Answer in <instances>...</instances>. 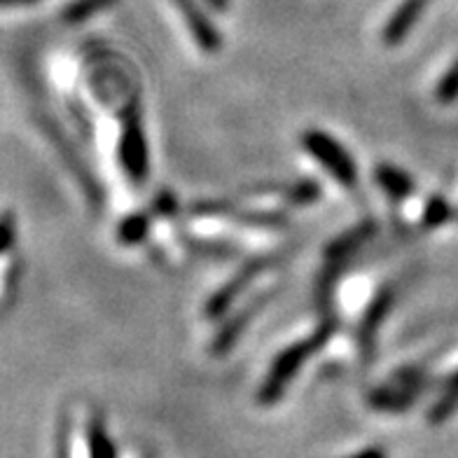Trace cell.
<instances>
[{
  "label": "cell",
  "instance_id": "cell-17",
  "mask_svg": "<svg viewBox=\"0 0 458 458\" xmlns=\"http://www.w3.org/2000/svg\"><path fill=\"white\" fill-rule=\"evenodd\" d=\"M155 213L162 217H171L175 213V197L169 190H164V192L157 194V199H155Z\"/></svg>",
  "mask_w": 458,
  "mask_h": 458
},
{
  "label": "cell",
  "instance_id": "cell-11",
  "mask_svg": "<svg viewBox=\"0 0 458 458\" xmlns=\"http://www.w3.org/2000/svg\"><path fill=\"white\" fill-rule=\"evenodd\" d=\"M150 232V216L148 213H133V216L124 217L117 227V239L124 246H139L148 239Z\"/></svg>",
  "mask_w": 458,
  "mask_h": 458
},
{
  "label": "cell",
  "instance_id": "cell-13",
  "mask_svg": "<svg viewBox=\"0 0 458 458\" xmlns=\"http://www.w3.org/2000/svg\"><path fill=\"white\" fill-rule=\"evenodd\" d=\"M89 454L91 458H114V446L103 426L98 421H91L89 426Z\"/></svg>",
  "mask_w": 458,
  "mask_h": 458
},
{
  "label": "cell",
  "instance_id": "cell-3",
  "mask_svg": "<svg viewBox=\"0 0 458 458\" xmlns=\"http://www.w3.org/2000/svg\"><path fill=\"white\" fill-rule=\"evenodd\" d=\"M120 159L124 171L131 175L133 181H143L145 174H148V143H145L143 129H140L136 117H129L124 133H122Z\"/></svg>",
  "mask_w": 458,
  "mask_h": 458
},
{
  "label": "cell",
  "instance_id": "cell-18",
  "mask_svg": "<svg viewBox=\"0 0 458 458\" xmlns=\"http://www.w3.org/2000/svg\"><path fill=\"white\" fill-rule=\"evenodd\" d=\"M13 234H14L13 220H10V217H7V220H0V250H5V248L13 243Z\"/></svg>",
  "mask_w": 458,
  "mask_h": 458
},
{
  "label": "cell",
  "instance_id": "cell-2",
  "mask_svg": "<svg viewBox=\"0 0 458 458\" xmlns=\"http://www.w3.org/2000/svg\"><path fill=\"white\" fill-rule=\"evenodd\" d=\"M301 145L304 150L316 159V162L327 171L337 182L344 187H353L358 181V169L356 162L351 159V155L344 150L339 140H335L330 133L311 129L301 136Z\"/></svg>",
  "mask_w": 458,
  "mask_h": 458
},
{
  "label": "cell",
  "instance_id": "cell-5",
  "mask_svg": "<svg viewBox=\"0 0 458 458\" xmlns=\"http://www.w3.org/2000/svg\"><path fill=\"white\" fill-rule=\"evenodd\" d=\"M174 3L178 7V13L187 21V26H190V33H192L194 43L201 47V52L216 55L220 45H223V38H220V33H217L211 19L201 13L194 0H174Z\"/></svg>",
  "mask_w": 458,
  "mask_h": 458
},
{
  "label": "cell",
  "instance_id": "cell-16",
  "mask_svg": "<svg viewBox=\"0 0 458 458\" xmlns=\"http://www.w3.org/2000/svg\"><path fill=\"white\" fill-rule=\"evenodd\" d=\"M458 98V59L454 61V66L445 72V78L437 85V101L452 103Z\"/></svg>",
  "mask_w": 458,
  "mask_h": 458
},
{
  "label": "cell",
  "instance_id": "cell-20",
  "mask_svg": "<svg viewBox=\"0 0 458 458\" xmlns=\"http://www.w3.org/2000/svg\"><path fill=\"white\" fill-rule=\"evenodd\" d=\"M208 5L216 7V10H225V7H227V0H208Z\"/></svg>",
  "mask_w": 458,
  "mask_h": 458
},
{
  "label": "cell",
  "instance_id": "cell-1",
  "mask_svg": "<svg viewBox=\"0 0 458 458\" xmlns=\"http://www.w3.org/2000/svg\"><path fill=\"white\" fill-rule=\"evenodd\" d=\"M332 332H335V323L327 320V323H323L314 335H309L307 339L290 344L288 349H285L284 353L272 362V369H269L265 384H262V388H259V395H258L259 403L262 404L276 403V400L284 395L290 379L300 372L301 365L311 358V353H316V351H318L327 339H330Z\"/></svg>",
  "mask_w": 458,
  "mask_h": 458
},
{
  "label": "cell",
  "instance_id": "cell-7",
  "mask_svg": "<svg viewBox=\"0 0 458 458\" xmlns=\"http://www.w3.org/2000/svg\"><path fill=\"white\" fill-rule=\"evenodd\" d=\"M428 3L430 0H403L398 10H395V14H393V17L388 19V24L384 26V43H403L404 38L410 36V30L414 29V24L419 21V17H421Z\"/></svg>",
  "mask_w": 458,
  "mask_h": 458
},
{
  "label": "cell",
  "instance_id": "cell-6",
  "mask_svg": "<svg viewBox=\"0 0 458 458\" xmlns=\"http://www.w3.org/2000/svg\"><path fill=\"white\" fill-rule=\"evenodd\" d=\"M372 234H374V223H362L358 225V227L349 229V232L339 236V239H335V242L326 248V259H327L326 281H330L335 267L342 265L344 259H349L351 255L356 253L358 248L368 242Z\"/></svg>",
  "mask_w": 458,
  "mask_h": 458
},
{
  "label": "cell",
  "instance_id": "cell-12",
  "mask_svg": "<svg viewBox=\"0 0 458 458\" xmlns=\"http://www.w3.org/2000/svg\"><path fill=\"white\" fill-rule=\"evenodd\" d=\"M114 3H117V0H75V3H71V5L66 7L64 19H66V21H72V24H78V21H85L91 14L101 13L106 7L114 5Z\"/></svg>",
  "mask_w": 458,
  "mask_h": 458
},
{
  "label": "cell",
  "instance_id": "cell-4",
  "mask_svg": "<svg viewBox=\"0 0 458 458\" xmlns=\"http://www.w3.org/2000/svg\"><path fill=\"white\" fill-rule=\"evenodd\" d=\"M272 262H274L272 258H262V259H253V262H248L242 272L236 274V276L232 278L227 285H225V288L217 290L216 295L208 300V304H206V314L211 316V318H220V316H223L225 311L229 309V304L236 300V295H239V293H243L248 285L253 284L255 278L265 272L267 267L272 265Z\"/></svg>",
  "mask_w": 458,
  "mask_h": 458
},
{
  "label": "cell",
  "instance_id": "cell-9",
  "mask_svg": "<svg viewBox=\"0 0 458 458\" xmlns=\"http://www.w3.org/2000/svg\"><path fill=\"white\" fill-rule=\"evenodd\" d=\"M374 175H377V182L381 185V190L395 201H403L407 197H411L416 190L414 178L410 174H404L403 169L393 166V164H379L374 169Z\"/></svg>",
  "mask_w": 458,
  "mask_h": 458
},
{
  "label": "cell",
  "instance_id": "cell-10",
  "mask_svg": "<svg viewBox=\"0 0 458 458\" xmlns=\"http://www.w3.org/2000/svg\"><path fill=\"white\" fill-rule=\"evenodd\" d=\"M393 300H395V290L393 288L381 290V295L374 300L372 309H369V314L365 316V320H362V327H360L362 349H369V346H372L374 335H377V327H379V323L384 320V316H386L388 309L393 307Z\"/></svg>",
  "mask_w": 458,
  "mask_h": 458
},
{
  "label": "cell",
  "instance_id": "cell-19",
  "mask_svg": "<svg viewBox=\"0 0 458 458\" xmlns=\"http://www.w3.org/2000/svg\"><path fill=\"white\" fill-rule=\"evenodd\" d=\"M351 458H386V456H384L381 449H365V452L356 454V456H351Z\"/></svg>",
  "mask_w": 458,
  "mask_h": 458
},
{
  "label": "cell",
  "instance_id": "cell-21",
  "mask_svg": "<svg viewBox=\"0 0 458 458\" xmlns=\"http://www.w3.org/2000/svg\"><path fill=\"white\" fill-rule=\"evenodd\" d=\"M14 3H30V0H0V5H14Z\"/></svg>",
  "mask_w": 458,
  "mask_h": 458
},
{
  "label": "cell",
  "instance_id": "cell-8",
  "mask_svg": "<svg viewBox=\"0 0 458 458\" xmlns=\"http://www.w3.org/2000/svg\"><path fill=\"white\" fill-rule=\"evenodd\" d=\"M269 300H272V293H267V295L258 297V300L250 301V304H248V307L243 309V311H239V314H236L234 318L229 320L227 326H225L223 330H220V335H217V337H216V342H213V353H217V356H220V353H227L229 346H232V344H234L236 339H239V335H242V332H243V327H246L248 323L253 320V316L258 314V309L265 307V304Z\"/></svg>",
  "mask_w": 458,
  "mask_h": 458
},
{
  "label": "cell",
  "instance_id": "cell-15",
  "mask_svg": "<svg viewBox=\"0 0 458 458\" xmlns=\"http://www.w3.org/2000/svg\"><path fill=\"white\" fill-rule=\"evenodd\" d=\"M446 220H452V206L446 204L442 197H433L426 206V211H423V227H440Z\"/></svg>",
  "mask_w": 458,
  "mask_h": 458
},
{
  "label": "cell",
  "instance_id": "cell-14",
  "mask_svg": "<svg viewBox=\"0 0 458 458\" xmlns=\"http://www.w3.org/2000/svg\"><path fill=\"white\" fill-rule=\"evenodd\" d=\"M318 194H320V187L316 185L314 181H300L290 187L288 192H285V201L293 206H307V204H314V201L318 199Z\"/></svg>",
  "mask_w": 458,
  "mask_h": 458
}]
</instances>
